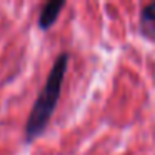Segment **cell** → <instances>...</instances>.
Masks as SVG:
<instances>
[{
  "mask_svg": "<svg viewBox=\"0 0 155 155\" xmlns=\"http://www.w3.org/2000/svg\"><path fill=\"white\" fill-rule=\"evenodd\" d=\"M65 7V2L64 0H52V2H47L44 5L40 12V18H38V27L47 30L54 25V22L58 18V14L60 10Z\"/></svg>",
  "mask_w": 155,
  "mask_h": 155,
  "instance_id": "2",
  "label": "cell"
},
{
  "mask_svg": "<svg viewBox=\"0 0 155 155\" xmlns=\"http://www.w3.org/2000/svg\"><path fill=\"white\" fill-rule=\"evenodd\" d=\"M140 27H142L143 35H147L150 38H155V2L153 4H148L142 10Z\"/></svg>",
  "mask_w": 155,
  "mask_h": 155,
  "instance_id": "3",
  "label": "cell"
},
{
  "mask_svg": "<svg viewBox=\"0 0 155 155\" xmlns=\"http://www.w3.org/2000/svg\"><path fill=\"white\" fill-rule=\"evenodd\" d=\"M68 60H70L68 54L58 55L57 60L52 65L50 72H48V77L45 80L44 88L38 92L37 98H35L34 107H32L30 115H28L27 125H25V138L28 142L35 140L38 135H42V132L45 130V127L50 122V117L58 104V98H60Z\"/></svg>",
  "mask_w": 155,
  "mask_h": 155,
  "instance_id": "1",
  "label": "cell"
}]
</instances>
